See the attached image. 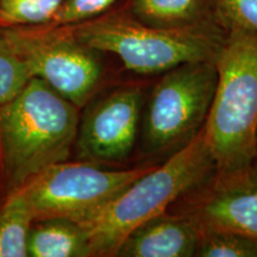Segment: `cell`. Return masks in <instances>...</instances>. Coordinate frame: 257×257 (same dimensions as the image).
<instances>
[{
  "label": "cell",
  "instance_id": "6da1fadb",
  "mask_svg": "<svg viewBox=\"0 0 257 257\" xmlns=\"http://www.w3.org/2000/svg\"><path fill=\"white\" fill-rule=\"evenodd\" d=\"M81 110L38 78L0 106V198L69 160Z\"/></svg>",
  "mask_w": 257,
  "mask_h": 257
},
{
  "label": "cell",
  "instance_id": "7a4b0ae2",
  "mask_svg": "<svg viewBox=\"0 0 257 257\" xmlns=\"http://www.w3.org/2000/svg\"><path fill=\"white\" fill-rule=\"evenodd\" d=\"M217 85L202 131L217 173L257 157V31L227 29L214 59Z\"/></svg>",
  "mask_w": 257,
  "mask_h": 257
},
{
  "label": "cell",
  "instance_id": "3957f363",
  "mask_svg": "<svg viewBox=\"0 0 257 257\" xmlns=\"http://www.w3.org/2000/svg\"><path fill=\"white\" fill-rule=\"evenodd\" d=\"M67 27L83 43L115 55L125 68L144 75L186 62L214 60L227 32L218 21L182 29L152 27L135 18L126 3Z\"/></svg>",
  "mask_w": 257,
  "mask_h": 257
},
{
  "label": "cell",
  "instance_id": "277c9868",
  "mask_svg": "<svg viewBox=\"0 0 257 257\" xmlns=\"http://www.w3.org/2000/svg\"><path fill=\"white\" fill-rule=\"evenodd\" d=\"M214 169L202 128L188 144L173 153L160 167L135 180L100 212L82 224L92 257L115 256L135 229L166 213L180 197L192 191Z\"/></svg>",
  "mask_w": 257,
  "mask_h": 257
},
{
  "label": "cell",
  "instance_id": "5b68a950",
  "mask_svg": "<svg viewBox=\"0 0 257 257\" xmlns=\"http://www.w3.org/2000/svg\"><path fill=\"white\" fill-rule=\"evenodd\" d=\"M30 78H38L82 110L104 80L102 53L80 41L67 25L4 28Z\"/></svg>",
  "mask_w": 257,
  "mask_h": 257
},
{
  "label": "cell",
  "instance_id": "8992f818",
  "mask_svg": "<svg viewBox=\"0 0 257 257\" xmlns=\"http://www.w3.org/2000/svg\"><path fill=\"white\" fill-rule=\"evenodd\" d=\"M216 85L214 60L186 62L165 72L144 113V149L175 153L191 142L207 119Z\"/></svg>",
  "mask_w": 257,
  "mask_h": 257
},
{
  "label": "cell",
  "instance_id": "52a82bcc",
  "mask_svg": "<svg viewBox=\"0 0 257 257\" xmlns=\"http://www.w3.org/2000/svg\"><path fill=\"white\" fill-rule=\"evenodd\" d=\"M153 167L106 169L89 161H63L32 179L23 192L32 219L63 218L85 224Z\"/></svg>",
  "mask_w": 257,
  "mask_h": 257
},
{
  "label": "cell",
  "instance_id": "ba28073f",
  "mask_svg": "<svg viewBox=\"0 0 257 257\" xmlns=\"http://www.w3.org/2000/svg\"><path fill=\"white\" fill-rule=\"evenodd\" d=\"M80 114L74 150L79 160L98 165L124 161L133 152L142 110V91L123 86L92 99Z\"/></svg>",
  "mask_w": 257,
  "mask_h": 257
},
{
  "label": "cell",
  "instance_id": "9c48e42d",
  "mask_svg": "<svg viewBox=\"0 0 257 257\" xmlns=\"http://www.w3.org/2000/svg\"><path fill=\"white\" fill-rule=\"evenodd\" d=\"M186 216L199 230L225 231L257 238V157L216 179L191 205Z\"/></svg>",
  "mask_w": 257,
  "mask_h": 257
},
{
  "label": "cell",
  "instance_id": "30bf717a",
  "mask_svg": "<svg viewBox=\"0 0 257 257\" xmlns=\"http://www.w3.org/2000/svg\"><path fill=\"white\" fill-rule=\"evenodd\" d=\"M200 231L186 214L163 213L135 229L118 249V257L195 256Z\"/></svg>",
  "mask_w": 257,
  "mask_h": 257
},
{
  "label": "cell",
  "instance_id": "8fae6325",
  "mask_svg": "<svg viewBox=\"0 0 257 257\" xmlns=\"http://www.w3.org/2000/svg\"><path fill=\"white\" fill-rule=\"evenodd\" d=\"M126 6L135 18L156 28L182 29L220 22L216 0H126Z\"/></svg>",
  "mask_w": 257,
  "mask_h": 257
},
{
  "label": "cell",
  "instance_id": "7c38bea8",
  "mask_svg": "<svg viewBox=\"0 0 257 257\" xmlns=\"http://www.w3.org/2000/svg\"><path fill=\"white\" fill-rule=\"evenodd\" d=\"M27 252L28 257H92L85 227L63 218L32 221Z\"/></svg>",
  "mask_w": 257,
  "mask_h": 257
},
{
  "label": "cell",
  "instance_id": "4fadbf2b",
  "mask_svg": "<svg viewBox=\"0 0 257 257\" xmlns=\"http://www.w3.org/2000/svg\"><path fill=\"white\" fill-rule=\"evenodd\" d=\"M32 214L23 192L0 198V257H28Z\"/></svg>",
  "mask_w": 257,
  "mask_h": 257
},
{
  "label": "cell",
  "instance_id": "5bb4252c",
  "mask_svg": "<svg viewBox=\"0 0 257 257\" xmlns=\"http://www.w3.org/2000/svg\"><path fill=\"white\" fill-rule=\"evenodd\" d=\"M66 0H0V27H37L53 22Z\"/></svg>",
  "mask_w": 257,
  "mask_h": 257
},
{
  "label": "cell",
  "instance_id": "9a60e30c",
  "mask_svg": "<svg viewBox=\"0 0 257 257\" xmlns=\"http://www.w3.org/2000/svg\"><path fill=\"white\" fill-rule=\"evenodd\" d=\"M195 256L201 257H257V238L225 231L199 230Z\"/></svg>",
  "mask_w": 257,
  "mask_h": 257
},
{
  "label": "cell",
  "instance_id": "2e32d148",
  "mask_svg": "<svg viewBox=\"0 0 257 257\" xmlns=\"http://www.w3.org/2000/svg\"><path fill=\"white\" fill-rule=\"evenodd\" d=\"M30 79L23 62L0 27V106L11 100Z\"/></svg>",
  "mask_w": 257,
  "mask_h": 257
},
{
  "label": "cell",
  "instance_id": "e0dca14e",
  "mask_svg": "<svg viewBox=\"0 0 257 257\" xmlns=\"http://www.w3.org/2000/svg\"><path fill=\"white\" fill-rule=\"evenodd\" d=\"M123 0H66L49 25H74L98 17Z\"/></svg>",
  "mask_w": 257,
  "mask_h": 257
},
{
  "label": "cell",
  "instance_id": "ac0fdd59",
  "mask_svg": "<svg viewBox=\"0 0 257 257\" xmlns=\"http://www.w3.org/2000/svg\"><path fill=\"white\" fill-rule=\"evenodd\" d=\"M221 24L257 31V0H216Z\"/></svg>",
  "mask_w": 257,
  "mask_h": 257
}]
</instances>
